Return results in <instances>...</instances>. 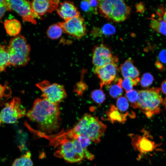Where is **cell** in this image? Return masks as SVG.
<instances>
[{"label": "cell", "instance_id": "obj_14", "mask_svg": "<svg viewBox=\"0 0 166 166\" xmlns=\"http://www.w3.org/2000/svg\"><path fill=\"white\" fill-rule=\"evenodd\" d=\"M59 2V0H32L31 4L33 10L40 17L57 10Z\"/></svg>", "mask_w": 166, "mask_h": 166}, {"label": "cell", "instance_id": "obj_32", "mask_svg": "<svg viewBox=\"0 0 166 166\" xmlns=\"http://www.w3.org/2000/svg\"><path fill=\"white\" fill-rule=\"evenodd\" d=\"M10 10H11L7 0H0V20L7 11Z\"/></svg>", "mask_w": 166, "mask_h": 166}, {"label": "cell", "instance_id": "obj_19", "mask_svg": "<svg viewBox=\"0 0 166 166\" xmlns=\"http://www.w3.org/2000/svg\"><path fill=\"white\" fill-rule=\"evenodd\" d=\"M150 24V27L157 33L166 36V22L161 17L156 19H151Z\"/></svg>", "mask_w": 166, "mask_h": 166}, {"label": "cell", "instance_id": "obj_38", "mask_svg": "<svg viewBox=\"0 0 166 166\" xmlns=\"http://www.w3.org/2000/svg\"><path fill=\"white\" fill-rule=\"evenodd\" d=\"M162 18L166 22V8L165 9V10L164 12Z\"/></svg>", "mask_w": 166, "mask_h": 166}, {"label": "cell", "instance_id": "obj_26", "mask_svg": "<svg viewBox=\"0 0 166 166\" xmlns=\"http://www.w3.org/2000/svg\"><path fill=\"white\" fill-rule=\"evenodd\" d=\"M125 96L130 103L131 106L135 109L137 108V101L138 99V92L135 89L126 92Z\"/></svg>", "mask_w": 166, "mask_h": 166}, {"label": "cell", "instance_id": "obj_10", "mask_svg": "<svg viewBox=\"0 0 166 166\" xmlns=\"http://www.w3.org/2000/svg\"><path fill=\"white\" fill-rule=\"evenodd\" d=\"M59 23L63 32L76 39L81 38L86 34L85 21L80 15Z\"/></svg>", "mask_w": 166, "mask_h": 166}, {"label": "cell", "instance_id": "obj_39", "mask_svg": "<svg viewBox=\"0 0 166 166\" xmlns=\"http://www.w3.org/2000/svg\"><path fill=\"white\" fill-rule=\"evenodd\" d=\"M162 104L163 105H164L166 108V98H165L163 100Z\"/></svg>", "mask_w": 166, "mask_h": 166}, {"label": "cell", "instance_id": "obj_30", "mask_svg": "<svg viewBox=\"0 0 166 166\" xmlns=\"http://www.w3.org/2000/svg\"><path fill=\"white\" fill-rule=\"evenodd\" d=\"M154 81V77L149 73H146L142 76L140 80L141 86L143 87H147L149 86Z\"/></svg>", "mask_w": 166, "mask_h": 166}, {"label": "cell", "instance_id": "obj_23", "mask_svg": "<svg viewBox=\"0 0 166 166\" xmlns=\"http://www.w3.org/2000/svg\"><path fill=\"white\" fill-rule=\"evenodd\" d=\"M31 154L27 152L20 157L15 159L12 166H33V162L31 158Z\"/></svg>", "mask_w": 166, "mask_h": 166}, {"label": "cell", "instance_id": "obj_4", "mask_svg": "<svg viewBox=\"0 0 166 166\" xmlns=\"http://www.w3.org/2000/svg\"><path fill=\"white\" fill-rule=\"evenodd\" d=\"M160 90V88L154 87L138 91V108L148 118L160 113L163 101Z\"/></svg>", "mask_w": 166, "mask_h": 166}, {"label": "cell", "instance_id": "obj_35", "mask_svg": "<svg viewBox=\"0 0 166 166\" xmlns=\"http://www.w3.org/2000/svg\"><path fill=\"white\" fill-rule=\"evenodd\" d=\"M158 58L161 62L166 64V49H163L160 52Z\"/></svg>", "mask_w": 166, "mask_h": 166}, {"label": "cell", "instance_id": "obj_1", "mask_svg": "<svg viewBox=\"0 0 166 166\" xmlns=\"http://www.w3.org/2000/svg\"><path fill=\"white\" fill-rule=\"evenodd\" d=\"M60 114L59 104L43 98L36 99L26 115L30 121L36 123L42 131L51 133L57 130L60 126Z\"/></svg>", "mask_w": 166, "mask_h": 166}, {"label": "cell", "instance_id": "obj_31", "mask_svg": "<svg viewBox=\"0 0 166 166\" xmlns=\"http://www.w3.org/2000/svg\"><path fill=\"white\" fill-rule=\"evenodd\" d=\"M83 75L81 81L76 85L74 90L77 94L79 96L82 95L83 93L87 89L88 86L83 81Z\"/></svg>", "mask_w": 166, "mask_h": 166}, {"label": "cell", "instance_id": "obj_18", "mask_svg": "<svg viewBox=\"0 0 166 166\" xmlns=\"http://www.w3.org/2000/svg\"><path fill=\"white\" fill-rule=\"evenodd\" d=\"M4 24L6 32L9 36L15 37L19 35L21 29L19 21L15 19H7Z\"/></svg>", "mask_w": 166, "mask_h": 166}, {"label": "cell", "instance_id": "obj_16", "mask_svg": "<svg viewBox=\"0 0 166 166\" xmlns=\"http://www.w3.org/2000/svg\"><path fill=\"white\" fill-rule=\"evenodd\" d=\"M121 74L124 78L130 77L135 79L138 77L140 73L131 58H128L120 67Z\"/></svg>", "mask_w": 166, "mask_h": 166}, {"label": "cell", "instance_id": "obj_15", "mask_svg": "<svg viewBox=\"0 0 166 166\" xmlns=\"http://www.w3.org/2000/svg\"><path fill=\"white\" fill-rule=\"evenodd\" d=\"M57 11L58 15L65 21L80 15L76 7L72 2L69 1L60 3Z\"/></svg>", "mask_w": 166, "mask_h": 166}, {"label": "cell", "instance_id": "obj_28", "mask_svg": "<svg viewBox=\"0 0 166 166\" xmlns=\"http://www.w3.org/2000/svg\"><path fill=\"white\" fill-rule=\"evenodd\" d=\"M11 94V90L6 85L2 86L0 84V105H2L6 98H9Z\"/></svg>", "mask_w": 166, "mask_h": 166}, {"label": "cell", "instance_id": "obj_21", "mask_svg": "<svg viewBox=\"0 0 166 166\" xmlns=\"http://www.w3.org/2000/svg\"><path fill=\"white\" fill-rule=\"evenodd\" d=\"M63 32L62 28L59 23L50 26L47 31L48 37L52 39H56L59 38Z\"/></svg>", "mask_w": 166, "mask_h": 166}, {"label": "cell", "instance_id": "obj_24", "mask_svg": "<svg viewBox=\"0 0 166 166\" xmlns=\"http://www.w3.org/2000/svg\"><path fill=\"white\" fill-rule=\"evenodd\" d=\"M140 81L139 77L135 79L127 77L123 79L120 78L121 85L126 92L132 90L133 86L136 85Z\"/></svg>", "mask_w": 166, "mask_h": 166}, {"label": "cell", "instance_id": "obj_3", "mask_svg": "<svg viewBox=\"0 0 166 166\" xmlns=\"http://www.w3.org/2000/svg\"><path fill=\"white\" fill-rule=\"evenodd\" d=\"M98 10L104 18L120 22L129 17L131 10L124 0H98Z\"/></svg>", "mask_w": 166, "mask_h": 166}, {"label": "cell", "instance_id": "obj_37", "mask_svg": "<svg viewBox=\"0 0 166 166\" xmlns=\"http://www.w3.org/2000/svg\"><path fill=\"white\" fill-rule=\"evenodd\" d=\"M160 90L164 94L166 95V79L162 83Z\"/></svg>", "mask_w": 166, "mask_h": 166}, {"label": "cell", "instance_id": "obj_5", "mask_svg": "<svg viewBox=\"0 0 166 166\" xmlns=\"http://www.w3.org/2000/svg\"><path fill=\"white\" fill-rule=\"evenodd\" d=\"M7 48L10 65L22 66L28 63L30 59L31 48L24 36L19 34L14 37L10 40Z\"/></svg>", "mask_w": 166, "mask_h": 166}, {"label": "cell", "instance_id": "obj_20", "mask_svg": "<svg viewBox=\"0 0 166 166\" xmlns=\"http://www.w3.org/2000/svg\"><path fill=\"white\" fill-rule=\"evenodd\" d=\"M10 65L9 56L7 48L0 44V72L5 70Z\"/></svg>", "mask_w": 166, "mask_h": 166}, {"label": "cell", "instance_id": "obj_36", "mask_svg": "<svg viewBox=\"0 0 166 166\" xmlns=\"http://www.w3.org/2000/svg\"><path fill=\"white\" fill-rule=\"evenodd\" d=\"M155 65L156 68L159 70L162 71L164 70V65L159 61L157 60L155 62Z\"/></svg>", "mask_w": 166, "mask_h": 166}, {"label": "cell", "instance_id": "obj_34", "mask_svg": "<svg viewBox=\"0 0 166 166\" xmlns=\"http://www.w3.org/2000/svg\"><path fill=\"white\" fill-rule=\"evenodd\" d=\"M101 31L104 34L108 35L114 33L115 30L114 27L112 25L107 24L103 27Z\"/></svg>", "mask_w": 166, "mask_h": 166}, {"label": "cell", "instance_id": "obj_13", "mask_svg": "<svg viewBox=\"0 0 166 166\" xmlns=\"http://www.w3.org/2000/svg\"><path fill=\"white\" fill-rule=\"evenodd\" d=\"M132 144L134 149L140 154L139 157L153 151L157 144L146 136L136 135L132 137Z\"/></svg>", "mask_w": 166, "mask_h": 166}, {"label": "cell", "instance_id": "obj_33", "mask_svg": "<svg viewBox=\"0 0 166 166\" xmlns=\"http://www.w3.org/2000/svg\"><path fill=\"white\" fill-rule=\"evenodd\" d=\"M93 14H96L98 10V0H86Z\"/></svg>", "mask_w": 166, "mask_h": 166}, {"label": "cell", "instance_id": "obj_8", "mask_svg": "<svg viewBox=\"0 0 166 166\" xmlns=\"http://www.w3.org/2000/svg\"><path fill=\"white\" fill-rule=\"evenodd\" d=\"M10 10L18 14L24 22L36 24V19L40 17L34 11L31 2L28 0H7Z\"/></svg>", "mask_w": 166, "mask_h": 166}, {"label": "cell", "instance_id": "obj_7", "mask_svg": "<svg viewBox=\"0 0 166 166\" xmlns=\"http://www.w3.org/2000/svg\"><path fill=\"white\" fill-rule=\"evenodd\" d=\"M36 85L42 92V96L53 104H59L67 96L63 85L58 84L44 80Z\"/></svg>", "mask_w": 166, "mask_h": 166}, {"label": "cell", "instance_id": "obj_9", "mask_svg": "<svg viewBox=\"0 0 166 166\" xmlns=\"http://www.w3.org/2000/svg\"><path fill=\"white\" fill-rule=\"evenodd\" d=\"M57 137L61 141L60 154L65 160L74 163L82 160L84 157L76 151L73 139L69 138L65 132H61Z\"/></svg>", "mask_w": 166, "mask_h": 166}, {"label": "cell", "instance_id": "obj_2", "mask_svg": "<svg viewBox=\"0 0 166 166\" xmlns=\"http://www.w3.org/2000/svg\"><path fill=\"white\" fill-rule=\"evenodd\" d=\"M106 128V125L97 117L85 113L72 130L77 135L87 137L92 141L98 143L104 135Z\"/></svg>", "mask_w": 166, "mask_h": 166}, {"label": "cell", "instance_id": "obj_29", "mask_svg": "<svg viewBox=\"0 0 166 166\" xmlns=\"http://www.w3.org/2000/svg\"><path fill=\"white\" fill-rule=\"evenodd\" d=\"M117 107L121 112H125L129 107V104L126 98L124 97H120L117 101Z\"/></svg>", "mask_w": 166, "mask_h": 166}, {"label": "cell", "instance_id": "obj_17", "mask_svg": "<svg viewBox=\"0 0 166 166\" xmlns=\"http://www.w3.org/2000/svg\"><path fill=\"white\" fill-rule=\"evenodd\" d=\"M107 120L113 124L115 122L123 124L127 120V117L129 113L127 112L122 113L117 107L113 105H111L110 107L106 112Z\"/></svg>", "mask_w": 166, "mask_h": 166}, {"label": "cell", "instance_id": "obj_11", "mask_svg": "<svg viewBox=\"0 0 166 166\" xmlns=\"http://www.w3.org/2000/svg\"><path fill=\"white\" fill-rule=\"evenodd\" d=\"M118 70L117 63H111L101 66L95 67L93 71L100 80V88L110 85L117 79Z\"/></svg>", "mask_w": 166, "mask_h": 166}, {"label": "cell", "instance_id": "obj_25", "mask_svg": "<svg viewBox=\"0 0 166 166\" xmlns=\"http://www.w3.org/2000/svg\"><path fill=\"white\" fill-rule=\"evenodd\" d=\"M122 88L118 78L117 79V83L110 86L109 89L110 95L113 98H119L123 94V90Z\"/></svg>", "mask_w": 166, "mask_h": 166}, {"label": "cell", "instance_id": "obj_12", "mask_svg": "<svg viewBox=\"0 0 166 166\" xmlns=\"http://www.w3.org/2000/svg\"><path fill=\"white\" fill-rule=\"evenodd\" d=\"M118 58L113 55L111 49L101 44L94 47L92 52V62L95 67L101 66L111 63H117Z\"/></svg>", "mask_w": 166, "mask_h": 166}, {"label": "cell", "instance_id": "obj_22", "mask_svg": "<svg viewBox=\"0 0 166 166\" xmlns=\"http://www.w3.org/2000/svg\"><path fill=\"white\" fill-rule=\"evenodd\" d=\"M75 138L76 139L82 148L84 153V156L87 159L91 158L92 154L87 149V147L91 144V140L85 136L79 135L76 134Z\"/></svg>", "mask_w": 166, "mask_h": 166}, {"label": "cell", "instance_id": "obj_27", "mask_svg": "<svg viewBox=\"0 0 166 166\" xmlns=\"http://www.w3.org/2000/svg\"><path fill=\"white\" fill-rule=\"evenodd\" d=\"M91 97L93 101L96 103L101 104L103 103L105 99V96L101 89H96L93 91Z\"/></svg>", "mask_w": 166, "mask_h": 166}, {"label": "cell", "instance_id": "obj_6", "mask_svg": "<svg viewBox=\"0 0 166 166\" xmlns=\"http://www.w3.org/2000/svg\"><path fill=\"white\" fill-rule=\"evenodd\" d=\"M26 108L21 105L20 99L14 97L5 103L0 113V124L14 123L19 119L26 115Z\"/></svg>", "mask_w": 166, "mask_h": 166}]
</instances>
